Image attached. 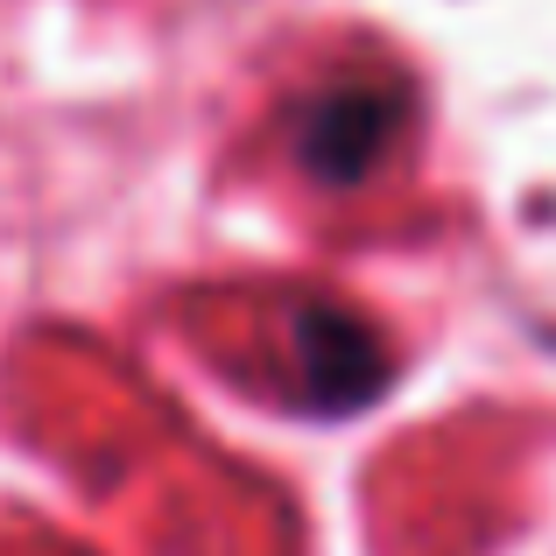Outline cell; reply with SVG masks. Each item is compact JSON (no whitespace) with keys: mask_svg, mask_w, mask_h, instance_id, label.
Masks as SVG:
<instances>
[{"mask_svg":"<svg viewBox=\"0 0 556 556\" xmlns=\"http://www.w3.org/2000/svg\"><path fill=\"white\" fill-rule=\"evenodd\" d=\"M394 135V92L374 85H331L311 113H303V163L325 177H359Z\"/></svg>","mask_w":556,"mask_h":556,"instance_id":"6da1fadb","label":"cell"}]
</instances>
